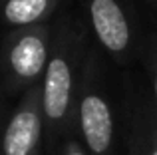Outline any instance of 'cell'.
I'll return each mask as SVG.
<instances>
[{
	"instance_id": "7a4b0ae2",
	"label": "cell",
	"mask_w": 157,
	"mask_h": 155,
	"mask_svg": "<svg viewBox=\"0 0 157 155\" xmlns=\"http://www.w3.org/2000/svg\"><path fill=\"white\" fill-rule=\"evenodd\" d=\"M76 133L90 155H115V112L105 56L92 46L76 101Z\"/></svg>"
},
{
	"instance_id": "3957f363",
	"label": "cell",
	"mask_w": 157,
	"mask_h": 155,
	"mask_svg": "<svg viewBox=\"0 0 157 155\" xmlns=\"http://www.w3.org/2000/svg\"><path fill=\"white\" fill-rule=\"evenodd\" d=\"M52 46V22L12 28L0 38V100L16 97L44 78Z\"/></svg>"
},
{
	"instance_id": "ba28073f",
	"label": "cell",
	"mask_w": 157,
	"mask_h": 155,
	"mask_svg": "<svg viewBox=\"0 0 157 155\" xmlns=\"http://www.w3.org/2000/svg\"><path fill=\"white\" fill-rule=\"evenodd\" d=\"M141 64L145 68L147 81L151 88V96L155 101V109H157V26L151 32H147V42H145V50L141 56Z\"/></svg>"
},
{
	"instance_id": "7c38bea8",
	"label": "cell",
	"mask_w": 157,
	"mask_h": 155,
	"mask_svg": "<svg viewBox=\"0 0 157 155\" xmlns=\"http://www.w3.org/2000/svg\"><path fill=\"white\" fill-rule=\"evenodd\" d=\"M155 26H157V22H155Z\"/></svg>"
},
{
	"instance_id": "9c48e42d",
	"label": "cell",
	"mask_w": 157,
	"mask_h": 155,
	"mask_svg": "<svg viewBox=\"0 0 157 155\" xmlns=\"http://www.w3.org/2000/svg\"><path fill=\"white\" fill-rule=\"evenodd\" d=\"M60 155H90V153L86 151V147L78 139V135H72L68 139H64V143L60 145Z\"/></svg>"
},
{
	"instance_id": "8992f818",
	"label": "cell",
	"mask_w": 157,
	"mask_h": 155,
	"mask_svg": "<svg viewBox=\"0 0 157 155\" xmlns=\"http://www.w3.org/2000/svg\"><path fill=\"white\" fill-rule=\"evenodd\" d=\"M125 113L129 155H157V109L149 84L129 81Z\"/></svg>"
},
{
	"instance_id": "52a82bcc",
	"label": "cell",
	"mask_w": 157,
	"mask_h": 155,
	"mask_svg": "<svg viewBox=\"0 0 157 155\" xmlns=\"http://www.w3.org/2000/svg\"><path fill=\"white\" fill-rule=\"evenodd\" d=\"M64 0H4L0 6V24L24 28L34 24H48Z\"/></svg>"
},
{
	"instance_id": "8fae6325",
	"label": "cell",
	"mask_w": 157,
	"mask_h": 155,
	"mask_svg": "<svg viewBox=\"0 0 157 155\" xmlns=\"http://www.w3.org/2000/svg\"><path fill=\"white\" fill-rule=\"evenodd\" d=\"M2 4H4V0H0V6H2Z\"/></svg>"
},
{
	"instance_id": "30bf717a",
	"label": "cell",
	"mask_w": 157,
	"mask_h": 155,
	"mask_svg": "<svg viewBox=\"0 0 157 155\" xmlns=\"http://www.w3.org/2000/svg\"><path fill=\"white\" fill-rule=\"evenodd\" d=\"M147 4H149V6H153L155 10H157V0H147Z\"/></svg>"
},
{
	"instance_id": "277c9868",
	"label": "cell",
	"mask_w": 157,
	"mask_h": 155,
	"mask_svg": "<svg viewBox=\"0 0 157 155\" xmlns=\"http://www.w3.org/2000/svg\"><path fill=\"white\" fill-rule=\"evenodd\" d=\"M88 26L96 46L115 66L127 68L141 60L147 34L141 30L129 0H82Z\"/></svg>"
},
{
	"instance_id": "5b68a950",
	"label": "cell",
	"mask_w": 157,
	"mask_h": 155,
	"mask_svg": "<svg viewBox=\"0 0 157 155\" xmlns=\"http://www.w3.org/2000/svg\"><path fill=\"white\" fill-rule=\"evenodd\" d=\"M44 113L42 88L34 85L20 96L4 123L0 135V155H42Z\"/></svg>"
},
{
	"instance_id": "6da1fadb",
	"label": "cell",
	"mask_w": 157,
	"mask_h": 155,
	"mask_svg": "<svg viewBox=\"0 0 157 155\" xmlns=\"http://www.w3.org/2000/svg\"><path fill=\"white\" fill-rule=\"evenodd\" d=\"M90 50L92 34L84 18L66 12L52 22L50 56L40 81L44 141L48 147L62 145L76 131V101Z\"/></svg>"
}]
</instances>
